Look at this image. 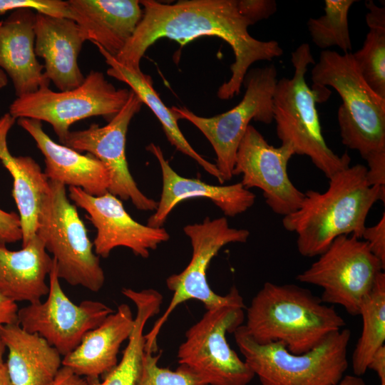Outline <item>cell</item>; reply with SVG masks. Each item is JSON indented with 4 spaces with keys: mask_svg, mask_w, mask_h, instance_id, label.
<instances>
[{
    "mask_svg": "<svg viewBox=\"0 0 385 385\" xmlns=\"http://www.w3.org/2000/svg\"><path fill=\"white\" fill-rule=\"evenodd\" d=\"M143 16L132 36L115 58L122 64L141 71L140 61L157 40L168 38L184 45L201 36H216L232 48L235 61L229 80L222 83L217 96L229 100L238 95L250 66L260 61H271L283 54L278 41H260L248 27L267 19L274 9L269 0H182L168 4L140 1Z\"/></svg>",
    "mask_w": 385,
    "mask_h": 385,
    "instance_id": "cell-1",
    "label": "cell"
},
{
    "mask_svg": "<svg viewBox=\"0 0 385 385\" xmlns=\"http://www.w3.org/2000/svg\"><path fill=\"white\" fill-rule=\"evenodd\" d=\"M366 171L356 164L336 173L326 191L307 190L299 209L283 217V227L297 236L302 256H319L341 235L361 239L371 208L385 202V187L369 185Z\"/></svg>",
    "mask_w": 385,
    "mask_h": 385,
    "instance_id": "cell-2",
    "label": "cell"
},
{
    "mask_svg": "<svg viewBox=\"0 0 385 385\" xmlns=\"http://www.w3.org/2000/svg\"><path fill=\"white\" fill-rule=\"evenodd\" d=\"M243 325L260 344L279 342L302 354L342 329L345 322L308 289L267 282L252 298Z\"/></svg>",
    "mask_w": 385,
    "mask_h": 385,
    "instance_id": "cell-3",
    "label": "cell"
},
{
    "mask_svg": "<svg viewBox=\"0 0 385 385\" xmlns=\"http://www.w3.org/2000/svg\"><path fill=\"white\" fill-rule=\"evenodd\" d=\"M315 88L331 86L342 103L337 112L342 143L366 161L385 153V100L363 79L352 53L321 51L312 69Z\"/></svg>",
    "mask_w": 385,
    "mask_h": 385,
    "instance_id": "cell-4",
    "label": "cell"
},
{
    "mask_svg": "<svg viewBox=\"0 0 385 385\" xmlns=\"http://www.w3.org/2000/svg\"><path fill=\"white\" fill-rule=\"evenodd\" d=\"M291 62L293 76L277 80L272 96L277 135L295 154L308 156L329 179L350 166L351 158L346 153L342 156L334 153L323 137L316 107L318 93L305 80L309 65L315 63L309 44H300L291 53Z\"/></svg>",
    "mask_w": 385,
    "mask_h": 385,
    "instance_id": "cell-5",
    "label": "cell"
},
{
    "mask_svg": "<svg viewBox=\"0 0 385 385\" xmlns=\"http://www.w3.org/2000/svg\"><path fill=\"white\" fill-rule=\"evenodd\" d=\"M233 334L244 361L262 385H334L343 378L349 366L351 332L346 328L302 354L290 352L279 342L260 344L243 324Z\"/></svg>",
    "mask_w": 385,
    "mask_h": 385,
    "instance_id": "cell-6",
    "label": "cell"
},
{
    "mask_svg": "<svg viewBox=\"0 0 385 385\" xmlns=\"http://www.w3.org/2000/svg\"><path fill=\"white\" fill-rule=\"evenodd\" d=\"M36 235L53 255L58 277L72 286L91 292L105 282L100 258L95 253L83 222L68 198L66 185L48 180L38 218Z\"/></svg>",
    "mask_w": 385,
    "mask_h": 385,
    "instance_id": "cell-7",
    "label": "cell"
},
{
    "mask_svg": "<svg viewBox=\"0 0 385 385\" xmlns=\"http://www.w3.org/2000/svg\"><path fill=\"white\" fill-rule=\"evenodd\" d=\"M183 231L192 246V257L180 273L166 279V285L173 297L165 313L157 320L153 329L145 334V349L158 351L157 339L163 325L180 304L190 299L201 302L206 309L224 305L244 306L243 299L235 286L226 295H219L210 288L207 270L212 259L224 246L230 243H245L250 232L230 227L225 217L211 220L205 217L201 223L188 225Z\"/></svg>",
    "mask_w": 385,
    "mask_h": 385,
    "instance_id": "cell-8",
    "label": "cell"
},
{
    "mask_svg": "<svg viewBox=\"0 0 385 385\" xmlns=\"http://www.w3.org/2000/svg\"><path fill=\"white\" fill-rule=\"evenodd\" d=\"M277 76L274 64L248 71L242 83L245 93L242 101L232 109L212 117L197 115L185 107H171L178 119L190 122L210 143L222 184L233 177L237 150L250 121L272 123Z\"/></svg>",
    "mask_w": 385,
    "mask_h": 385,
    "instance_id": "cell-9",
    "label": "cell"
},
{
    "mask_svg": "<svg viewBox=\"0 0 385 385\" xmlns=\"http://www.w3.org/2000/svg\"><path fill=\"white\" fill-rule=\"evenodd\" d=\"M130 89L116 88L98 71H91L77 88L53 91L42 88L17 97L9 106L16 119L31 118L49 123L60 143L76 122L93 116L110 121L126 103Z\"/></svg>",
    "mask_w": 385,
    "mask_h": 385,
    "instance_id": "cell-10",
    "label": "cell"
},
{
    "mask_svg": "<svg viewBox=\"0 0 385 385\" xmlns=\"http://www.w3.org/2000/svg\"><path fill=\"white\" fill-rule=\"evenodd\" d=\"M244 306L207 309L185 333L178 351L179 364L188 366L207 385H247L255 374L229 345L226 334L242 325Z\"/></svg>",
    "mask_w": 385,
    "mask_h": 385,
    "instance_id": "cell-11",
    "label": "cell"
},
{
    "mask_svg": "<svg viewBox=\"0 0 385 385\" xmlns=\"http://www.w3.org/2000/svg\"><path fill=\"white\" fill-rule=\"evenodd\" d=\"M384 268L365 241L352 235H341L296 279L321 287L320 299L324 303L340 305L356 316Z\"/></svg>",
    "mask_w": 385,
    "mask_h": 385,
    "instance_id": "cell-12",
    "label": "cell"
},
{
    "mask_svg": "<svg viewBox=\"0 0 385 385\" xmlns=\"http://www.w3.org/2000/svg\"><path fill=\"white\" fill-rule=\"evenodd\" d=\"M48 278L46 299L19 309L18 323L26 331L45 339L64 356L114 310L99 301L87 299L79 304L73 303L61 287L54 260Z\"/></svg>",
    "mask_w": 385,
    "mask_h": 385,
    "instance_id": "cell-13",
    "label": "cell"
},
{
    "mask_svg": "<svg viewBox=\"0 0 385 385\" xmlns=\"http://www.w3.org/2000/svg\"><path fill=\"white\" fill-rule=\"evenodd\" d=\"M143 104L130 90L126 103L108 124L99 126L93 123L84 130H70L61 143L79 153L86 151L103 163L109 173L110 193L124 200H130L138 210L155 211L158 202L138 188L125 155L128 125Z\"/></svg>",
    "mask_w": 385,
    "mask_h": 385,
    "instance_id": "cell-14",
    "label": "cell"
},
{
    "mask_svg": "<svg viewBox=\"0 0 385 385\" xmlns=\"http://www.w3.org/2000/svg\"><path fill=\"white\" fill-rule=\"evenodd\" d=\"M294 155L290 145L274 147L250 125L238 146L232 175H242L245 188L260 189L270 208L286 216L297 210L304 197L288 175L287 165Z\"/></svg>",
    "mask_w": 385,
    "mask_h": 385,
    "instance_id": "cell-15",
    "label": "cell"
},
{
    "mask_svg": "<svg viewBox=\"0 0 385 385\" xmlns=\"http://www.w3.org/2000/svg\"><path fill=\"white\" fill-rule=\"evenodd\" d=\"M68 191L69 198L87 212L96 228L93 245L98 257H108L115 247H125L135 255L147 258L150 250L170 238L163 227H152L133 220L120 200L109 192L93 196L76 187H69Z\"/></svg>",
    "mask_w": 385,
    "mask_h": 385,
    "instance_id": "cell-16",
    "label": "cell"
},
{
    "mask_svg": "<svg viewBox=\"0 0 385 385\" xmlns=\"http://www.w3.org/2000/svg\"><path fill=\"white\" fill-rule=\"evenodd\" d=\"M146 150L158 160L162 173V192L153 215L147 225L163 227L173 208L185 200L206 198L218 207L225 216L235 217L250 208L256 195L237 183L229 185H213L199 179L184 178L178 175L165 158L159 145L150 143Z\"/></svg>",
    "mask_w": 385,
    "mask_h": 385,
    "instance_id": "cell-17",
    "label": "cell"
},
{
    "mask_svg": "<svg viewBox=\"0 0 385 385\" xmlns=\"http://www.w3.org/2000/svg\"><path fill=\"white\" fill-rule=\"evenodd\" d=\"M36 12L22 8L0 21V68L21 97L48 88L51 81L35 53Z\"/></svg>",
    "mask_w": 385,
    "mask_h": 385,
    "instance_id": "cell-18",
    "label": "cell"
},
{
    "mask_svg": "<svg viewBox=\"0 0 385 385\" xmlns=\"http://www.w3.org/2000/svg\"><path fill=\"white\" fill-rule=\"evenodd\" d=\"M35 53L44 60V74L60 91L74 89L84 81L78 58L83 40L72 19L36 12Z\"/></svg>",
    "mask_w": 385,
    "mask_h": 385,
    "instance_id": "cell-19",
    "label": "cell"
},
{
    "mask_svg": "<svg viewBox=\"0 0 385 385\" xmlns=\"http://www.w3.org/2000/svg\"><path fill=\"white\" fill-rule=\"evenodd\" d=\"M17 123L34 138L44 156L43 173L49 180L81 188L93 196L108 192L109 173L100 160L53 141L43 130L40 120L21 118Z\"/></svg>",
    "mask_w": 385,
    "mask_h": 385,
    "instance_id": "cell-20",
    "label": "cell"
},
{
    "mask_svg": "<svg viewBox=\"0 0 385 385\" xmlns=\"http://www.w3.org/2000/svg\"><path fill=\"white\" fill-rule=\"evenodd\" d=\"M81 34L116 56L143 16L137 0H68Z\"/></svg>",
    "mask_w": 385,
    "mask_h": 385,
    "instance_id": "cell-21",
    "label": "cell"
},
{
    "mask_svg": "<svg viewBox=\"0 0 385 385\" xmlns=\"http://www.w3.org/2000/svg\"><path fill=\"white\" fill-rule=\"evenodd\" d=\"M134 317L127 304L118 306L96 328L86 334L80 344L64 356L63 366L88 379H99L118 364L121 344L128 339Z\"/></svg>",
    "mask_w": 385,
    "mask_h": 385,
    "instance_id": "cell-22",
    "label": "cell"
},
{
    "mask_svg": "<svg viewBox=\"0 0 385 385\" xmlns=\"http://www.w3.org/2000/svg\"><path fill=\"white\" fill-rule=\"evenodd\" d=\"M53 266V259L37 235L17 251L0 242V293L16 303L41 301L48 293L46 279Z\"/></svg>",
    "mask_w": 385,
    "mask_h": 385,
    "instance_id": "cell-23",
    "label": "cell"
},
{
    "mask_svg": "<svg viewBox=\"0 0 385 385\" xmlns=\"http://www.w3.org/2000/svg\"><path fill=\"white\" fill-rule=\"evenodd\" d=\"M0 336L9 350L6 365L14 385H49L55 379L63 359L45 339L18 322L1 326Z\"/></svg>",
    "mask_w": 385,
    "mask_h": 385,
    "instance_id": "cell-24",
    "label": "cell"
},
{
    "mask_svg": "<svg viewBox=\"0 0 385 385\" xmlns=\"http://www.w3.org/2000/svg\"><path fill=\"white\" fill-rule=\"evenodd\" d=\"M16 118L9 113L0 118V160L13 178V197L19 210L22 247L36 235L43 197L48 179L40 165L29 156H14L7 146V135Z\"/></svg>",
    "mask_w": 385,
    "mask_h": 385,
    "instance_id": "cell-25",
    "label": "cell"
},
{
    "mask_svg": "<svg viewBox=\"0 0 385 385\" xmlns=\"http://www.w3.org/2000/svg\"><path fill=\"white\" fill-rule=\"evenodd\" d=\"M106 63L109 66L107 74L129 86L140 99L146 104L162 125L168 141L178 150L195 160L210 175L217 178L222 184L220 173L215 164H213L200 155L188 143L181 132L178 124V115L173 110L168 108L160 99L153 86L150 76L125 66L120 63L113 56L108 53L99 44L94 43Z\"/></svg>",
    "mask_w": 385,
    "mask_h": 385,
    "instance_id": "cell-26",
    "label": "cell"
},
{
    "mask_svg": "<svg viewBox=\"0 0 385 385\" xmlns=\"http://www.w3.org/2000/svg\"><path fill=\"white\" fill-rule=\"evenodd\" d=\"M122 294L136 307L134 327L120 360L103 380L88 379V385H135L145 348L144 328L147 322L158 314L163 302L162 294L154 289L140 291L123 288Z\"/></svg>",
    "mask_w": 385,
    "mask_h": 385,
    "instance_id": "cell-27",
    "label": "cell"
},
{
    "mask_svg": "<svg viewBox=\"0 0 385 385\" xmlns=\"http://www.w3.org/2000/svg\"><path fill=\"white\" fill-rule=\"evenodd\" d=\"M362 318V331L352 353L354 374L361 376L368 370L374 354L385 342V273L376 277L373 287L364 299L359 314Z\"/></svg>",
    "mask_w": 385,
    "mask_h": 385,
    "instance_id": "cell-28",
    "label": "cell"
},
{
    "mask_svg": "<svg viewBox=\"0 0 385 385\" xmlns=\"http://www.w3.org/2000/svg\"><path fill=\"white\" fill-rule=\"evenodd\" d=\"M365 5L369 32L362 47L352 56L366 84L385 100V8L372 0Z\"/></svg>",
    "mask_w": 385,
    "mask_h": 385,
    "instance_id": "cell-29",
    "label": "cell"
},
{
    "mask_svg": "<svg viewBox=\"0 0 385 385\" xmlns=\"http://www.w3.org/2000/svg\"><path fill=\"white\" fill-rule=\"evenodd\" d=\"M354 0H325L324 14L309 18L307 29L312 41L320 48L337 46L344 53H351V41L348 15Z\"/></svg>",
    "mask_w": 385,
    "mask_h": 385,
    "instance_id": "cell-30",
    "label": "cell"
},
{
    "mask_svg": "<svg viewBox=\"0 0 385 385\" xmlns=\"http://www.w3.org/2000/svg\"><path fill=\"white\" fill-rule=\"evenodd\" d=\"M159 359L160 354L145 350L135 385H207L185 365L175 370L160 367Z\"/></svg>",
    "mask_w": 385,
    "mask_h": 385,
    "instance_id": "cell-31",
    "label": "cell"
},
{
    "mask_svg": "<svg viewBox=\"0 0 385 385\" xmlns=\"http://www.w3.org/2000/svg\"><path fill=\"white\" fill-rule=\"evenodd\" d=\"M27 8L38 13L72 19L74 15L68 1L62 0H0V15L19 9Z\"/></svg>",
    "mask_w": 385,
    "mask_h": 385,
    "instance_id": "cell-32",
    "label": "cell"
},
{
    "mask_svg": "<svg viewBox=\"0 0 385 385\" xmlns=\"http://www.w3.org/2000/svg\"><path fill=\"white\" fill-rule=\"evenodd\" d=\"M361 239L365 241L372 254L385 265V213L374 225L366 227Z\"/></svg>",
    "mask_w": 385,
    "mask_h": 385,
    "instance_id": "cell-33",
    "label": "cell"
},
{
    "mask_svg": "<svg viewBox=\"0 0 385 385\" xmlns=\"http://www.w3.org/2000/svg\"><path fill=\"white\" fill-rule=\"evenodd\" d=\"M22 240L19 215L0 209V242L14 243Z\"/></svg>",
    "mask_w": 385,
    "mask_h": 385,
    "instance_id": "cell-34",
    "label": "cell"
},
{
    "mask_svg": "<svg viewBox=\"0 0 385 385\" xmlns=\"http://www.w3.org/2000/svg\"><path fill=\"white\" fill-rule=\"evenodd\" d=\"M18 306L0 293V327L18 322Z\"/></svg>",
    "mask_w": 385,
    "mask_h": 385,
    "instance_id": "cell-35",
    "label": "cell"
},
{
    "mask_svg": "<svg viewBox=\"0 0 385 385\" xmlns=\"http://www.w3.org/2000/svg\"><path fill=\"white\" fill-rule=\"evenodd\" d=\"M49 385H88L86 378L80 376L67 367L62 366Z\"/></svg>",
    "mask_w": 385,
    "mask_h": 385,
    "instance_id": "cell-36",
    "label": "cell"
},
{
    "mask_svg": "<svg viewBox=\"0 0 385 385\" xmlns=\"http://www.w3.org/2000/svg\"><path fill=\"white\" fill-rule=\"evenodd\" d=\"M368 369L375 371L380 381L385 380V346L380 347L372 356Z\"/></svg>",
    "mask_w": 385,
    "mask_h": 385,
    "instance_id": "cell-37",
    "label": "cell"
},
{
    "mask_svg": "<svg viewBox=\"0 0 385 385\" xmlns=\"http://www.w3.org/2000/svg\"><path fill=\"white\" fill-rule=\"evenodd\" d=\"M334 385H365V382L361 376L356 375H345L337 384Z\"/></svg>",
    "mask_w": 385,
    "mask_h": 385,
    "instance_id": "cell-38",
    "label": "cell"
},
{
    "mask_svg": "<svg viewBox=\"0 0 385 385\" xmlns=\"http://www.w3.org/2000/svg\"><path fill=\"white\" fill-rule=\"evenodd\" d=\"M0 385H14L10 379L6 363L0 364Z\"/></svg>",
    "mask_w": 385,
    "mask_h": 385,
    "instance_id": "cell-39",
    "label": "cell"
},
{
    "mask_svg": "<svg viewBox=\"0 0 385 385\" xmlns=\"http://www.w3.org/2000/svg\"><path fill=\"white\" fill-rule=\"evenodd\" d=\"M8 83V76L5 72L0 68V90L4 88Z\"/></svg>",
    "mask_w": 385,
    "mask_h": 385,
    "instance_id": "cell-40",
    "label": "cell"
},
{
    "mask_svg": "<svg viewBox=\"0 0 385 385\" xmlns=\"http://www.w3.org/2000/svg\"><path fill=\"white\" fill-rule=\"evenodd\" d=\"M5 346L4 343L1 341V336H0V364L3 363V355L5 351Z\"/></svg>",
    "mask_w": 385,
    "mask_h": 385,
    "instance_id": "cell-41",
    "label": "cell"
},
{
    "mask_svg": "<svg viewBox=\"0 0 385 385\" xmlns=\"http://www.w3.org/2000/svg\"><path fill=\"white\" fill-rule=\"evenodd\" d=\"M381 384L380 385H385V380L380 381Z\"/></svg>",
    "mask_w": 385,
    "mask_h": 385,
    "instance_id": "cell-42",
    "label": "cell"
}]
</instances>
